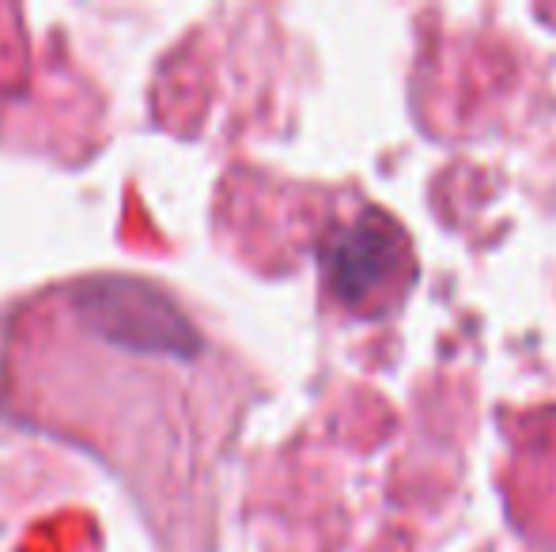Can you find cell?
<instances>
[{
	"label": "cell",
	"mask_w": 556,
	"mask_h": 552,
	"mask_svg": "<svg viewBox=\"0 0 556 552\" xmlns=\"http://www.w3.org/2000/svg\"><path fill=\"white\" fill-rule=\"evenodd\" d=\"M405 239L387 216L364 213L323 246L326 284L341 303H367L405 261Z\"/></svg>",
	"instance_id": "1"
}]
</instances>
